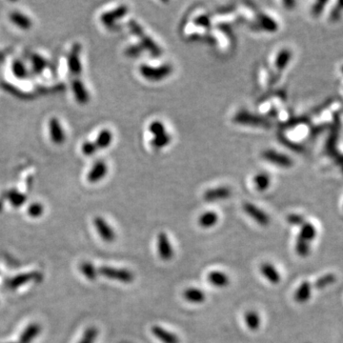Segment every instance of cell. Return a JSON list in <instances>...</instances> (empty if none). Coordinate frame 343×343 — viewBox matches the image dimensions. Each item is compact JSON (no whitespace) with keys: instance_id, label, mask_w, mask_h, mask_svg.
I'll return each mask as SVG.
<instances>
[{"instance_id":"cell-1","label":"cell","mask_w":343,"mask_h":343,"mask_svg":"<svg viewBox=\"0 0 343 343\" xmlns=\"http://www.w3.org/2000/svg\"><path fill=\"white\" fill-rule=\"evenodd\" d=\"M129 28L133 34L140 39V45L142 46L144 50H147L148 52L151 53V55L153 57H160L162 54L161 49L159 46L150 38L143 30L142 27L135 21V20H130L129 21Z\"/></svg>"},{"instance_id":"cell-2","label":"cell","mask_w":343,"mask_h":343,"mask_svg":"<svg viewBox=\"0 0 343 343\" xmlns=\"http://www.w3.org/2000/svg\"><path fill=\"white\" fill-rule=\"evenodd\" d=\"M140 75L150 81H160L173 73V67L170 64H163L161 66L152 67L142 64L139 67Z\"/></svg>"},{"instance_id":"cell-3","label":"cell","mask_w":343,"mask_h":343,"mask_svg":"<svg viewBox=\"0 0 343 343\" xmlns=\"http://www.w3.org/2000/svg\"><path fill=\"white\" fill-rule=\"evenodd\" d=\"M235 123L246 125V126H253V127H261L267 128L270 126V122L267 120L265 117L257 115L255 114H251L247 111H240L238 114H236L234 117Z\"/></svg>"},{"instance_id":"cell-4","label":"cell","mask_w":343,"mask_h":343,"mask_svg":"<svg viewBox=\"0 0 343 343\" xmlns=\"http://www.w3.org/2000/svg\"><path fill=\"white\" fill-rule=\"evenodd\" d=\"M99 273L110 279L118 280L123 283H132L134 280V274L132 271L127 269H117L112 267H101Z\"/></svg>"},{"instance_id":"cell-5","label":"cell","mask_w":343,"mask_h":343,"mask_svg":"<svg viewBox=\"0 0 343 343\" xmlns=\"http://www.w3.org/2000/svg\"><path fill=\"white\" fill-rule=\"evenodd\" d=\"M156 248L158 256L163 261H170L175 256L174 248L172 246L170 238L165 232H160L157 234Z\"/></svg>"},{"instance_id":"cell-6","label":"cell","mask_w":343,"mask_h":343,"mask_svg":"<svg viewBox=\"0 0 343 343\" xmlns=\"http://www.w3.org/2000/svg\"><path fill=\"white\" fill-rule=\"evenodd\" d=\"M81 46L80 44L76 43L69 53L68 56V68L71 75L74 76H79L82 72V63L80 59Z\"/></svg>"},{"instance_id":"cell-7","label":"cell","mask_w":343,"mask_h":343,"mask_svg":"<svg viewBox=\"0 0 343 343\" xmlns=\"http://www.w3.org/2000/svg\"><path fill=\"white\" fill-rule=\"evenodd\" d=\"M243 210L251 219H254L257 224H259L260 226L265 227L270 224L271 219H270V217L268 216V214L265 213L263 210L258 208L255 204H253L251 202H245L243 204Z\"/></svg>"},{"instance_id":"cell-8","label":"cell","mask_w":343,"mask_h":343,"mask_svg":"<svg viewBox=\"0 0 343 343\" xmlns=\"http://www.w3.org/2000/svg\"><path fill=\"white\" fill-rule=\"evenodd\" d=\"M50 138L57 145L63 144L66 140V133L61 122L57 117H51L49 120Z\"/></svg>"},{"instance_id":"cell-9","label":"cell","mask_w":343,"mask_h":343,"mask_svg":"<svg viewBox=\"0 0 343 343\" xmlns=\"http://www.w3.org/2000/svg\"><path fill=\"white\" fill-rule=\"evenodd\" d=\"M262 157L272 164L282 168H289L293 165V160L284 153L275 151V150H265L262 152Z\"/></svg>"},{"instance_id":"cell-10","label":"cell","mask_w":343,"mask_h":343,"mask_svg":"<svg viewBox=\"0 0 343 343\" xmlns=\"http://www.w3.org/2000/svg\"><path fill=\"white\" fill-rule=\"evenodd\" d=\"M232 195V190L227 186H219L205 191L203 194V200L207 202H215L229 199Z\"/></svg>"},{"instance_id":"cell-11","label":"cell","mask_w":343,"mask_h":343,"mask_svg":"<svg viewBox=\"0 0 343 343\" xmlns=\"http://www.w3.org/2000/svg\"><path fill=\"white\" fill-rule=\"evenodd\" d=\"M127 13H128V7L126 5H121L110 12L104 13L101 16L100 20L106 27H112L114 26V23L117 20L123 19L124 17L127 15Z\"/></svg>"},{"instance_id":"cell-12","label":"cell","mask_w":343,"mask_h":343,"mask_svg":"<svg viewBox=\"0 0 343 343\" xmlns=\"http://www.w3.org/2000/svg\"><path fill=\"white\" fill-rule=\"evenodd\" d=\"M108 174V165L103 160L95 162L87 175V180L90 183H96L102 181Z\"/></svg>"},{"instance_id":"cell-13","label":"cell","mask_w":343,"mask_h":343,"mask_svg":"<svg viewBox=\"0 0 343 343\" xmlns=\"http://www.w3.org/2000/svg\"><path fill=\"white\" fill-rule=\"evenodd\" d=\"M94 221L96 231L98 232L101 238L107 242L114 241L115 239V234L112 227L107 223V221L101 217H96Z\"/></svg>"},{"instance_id":"cell-14","label":"cell","mask_w":343,"mask_h":343,"mask_svg":"<svg viewBox=\"0 0 343 343\" xmlns=\"http://www.w3.org/2000/svg\"><path fill=\"white\" fill-rule=\"evenodd\" d=\"M72 91L76 101L79 104H87L90 101V94L86 88L85 84L79 78H76L73 80Z\"/></svg>"},{"instance_id":"cell-15","label":"cell","mask_w":343,"mask_h":343,"mask_svg":"<svg viewBox=\"0 0 343 343\" xmlns=\"http://www.w3.org/2000/svg\"><path fill=\"white\" fill-rule=\"evenodd\" d=\"M151 331L154 337H156L162 343H181V339L178 334L172 333L159 325H153L151 328Z\"/></svg>"},{"instance_id":"cell-16","label":"cell","mask_w":343,"mask_h":343,"mask_svg":"<svg viewBox=\"0 0 343 343\" xmlns=\"http://www.w3.org/2000/svg\"><path fill=\"white\" fill-rule=\"evenodd\" d=\"M260 272L262 276L272 284H278L281 280V276L278 270L270 262H264L260 265Z\"/></svg>"},{"instance_id":"cell-17","label":"cell","mask_w":343,"mask_h":343,"mask_svg":"<svg viewBox=\"0 0 343 343\" xmlns=\"http://www.w3.org/2000/svg\"><path fill=\"white\" fill-rule=\"evenodd\" d=\"M10 20L13 22L14 25H16L21 30H30L33 26L32 19L19 11L12 12L10 14Z\"/></svg>"},{"instance_id":"cell-18","label":"cell","mask_w":343,"mask_h":343,"mask_svg":"<svg viewBox=\"0 0 343 343\" xmlns=\"http://www.w3.org/2000/svg\"><path fill=\"white\" fill-rule=\"evenodd\" d=\"M183 297L188 302L194 303V304H200L206 300V294L201 289L196 288V287H191V288H187L184 291Z\"/></svg>"},{"instance_id":"cell-19","label":"cell","mask_w":343,"mask_h":343,"mask_svg":"<svg viewBox=\"0 0 343 343\" xmlns=\"http://www.w3.org/2000/svg\"><path fill=\"white\" fill-rule=\"evenodd\" d=\"M207 279L212 285L218 288H224L230 284V277L227 274L221 271H211L207 276Z\"/></svg>"},{"instance_id":"cell-20","label":"cell","mask_w":343,"mask_h":343,"mask_svg":"<svg viewBox=\"0 0 343 343\" xmlns=\"http://www.w3.org/2000/svg\"><path fill=\"white\" fill-rule=\"evenodd\" d=\"M311 295H312V286L308 281H304L295 290L294 298L297 303L302 304L307 302L311 298Z\"/></svg>"},{"instance_id":"cell-21","label":"cell","mask_w":343,"mask_h":343,"mask_svg":"<svg viewBox=\"0 0 343 343\" xmlns=\"http://www.w3.org/2000/svg\"><path fill=\"white\" fill-rule=\"evenodd\" d=\"M219 219V215L216 212L208 211V212L203 213L199 218V224L202 228H212L218 224Z\"/></svg>"},{"instance_id":"cell-22","label":"cell","mask_w":343,"mask_h":343,"mask_svg":"<svg viewBox=\"0 0 343 343\" xmlns=\"http://www.w3.org/2000/svg\"><path fill=\"white\" fill-rule=\"evenodd\" d=\"M244 319H245V323L247 325L248 329L250 331L256 332L257 330H259L261 326V317L257 311L255 310L247 311L244 316Z\"/></svg>"},{"instance_id":"cell-23","label":"cell","mask_w":343,"mask_h":343,"mask_svg":"<svg viewBox=\"0 0 343 343\" xmlns=\"http://www.w3.org/2000/svg\"><path fill=\"white\" fill-rule=\"evenodd\" d=\"M114 139L113 133L109 129H103L100 131V133L97 134V137L95 139V144L98 150H102L108 148Z\"/></svg>"},{"instance_id":"cell-24","label":"cell","mask_w":343,"mask_h":343,"mask_svg":"<svg viewBox=\"0 0 343 343\" xmlns=\"http://www.w3.org/2000/svg\"><path fill=\"white\" fill-rule=\"evenodd\" d=\"M292 59V52L288 49L281 50L276 58V68L278 73H281Z\"/></svg>"},{"instance_id":"cell-25","label":"cell","mask_w":343,"mask_h":343,"mask_svg":"<svg viewBox=\"0 0 343 343\" xmlns=\"http://www.w3.org/2000/svg\"><path fill=\"white\" fill-rule=\"evenodd\" d=\"M298 237L304 239L305 241L309 243L314 241L316 238V229L314 227V224L310 222H305L304 224L301 226Z\"/></svg>"},{"instance_id":"cell-26","label":"cell","mask_w":343,"mask_h":343,"mask_svg":"<svg viewBox=\"0 0 343 343\" xmlns=\"http://www.w3.org/2000/svg\"><path fill=\"white\" fill-rule=\"evenodd\" d=\"M258 21L260 27L268 33H276L278 29V24L276 23V20L267 15H260L258 17Z\"/></svg>"},{"instance_id":"cell-27","label":"cell","mask_w":343,"mask_h":343,"mask_svg":"<svg viewBox=\"0 0 343 343\" xmlns=\"http://www.w3.org/2000/svg\"><path fill=\"white\" fill-rule=\"evenodd\" d=\"M31 62H32V68L34 73L37 75H40L43 73V71L46 69L48 65V61L40 55L38 54H33L31 56Z\"/></svg>"},{"instance_id":"cell-28","label":"cell","mask_w":343,"mask_h":343,"mask_svg":"<svg viewBox=\"0 0 343 343\" xmlns=\"http://www.w3.org/2000/svg\"><path fill=\"white\" fill-rule=\"evenodd\" d=\"M254 183L258 192H264L270 187L271 179L268 174L259 173L254 178Z\"/></svg>"},{"instance_id":"cell-29","label":"cell","mask_w":343,"mask_h":343,"mask_svg":"<svg viewBox=\"0 0 343 343\" xmlns=\"http://www.w3.org/2000/svg\"><path fill=\"white\" fill-rule=\"evenodd\" d=\"M12 72L14 76L19 79H25L28 77V69L26 65L23 63V61L17 59L13 62L12 65Z\"/></svg>"},{"instance_id":"cell-30","label":"cell","mask_w":343,"mask_h":343,"mask_svg":"<svg viewBox=\"0 0 343 343\" xmlns=\"http://www.w3.org/2000/svg\"><path fill=\"white\" fill-rule=\"evenodd\" d=\"M40 332V326L38 324H32L22 333L19 343H30Z\"/></svg>"},{"instance_id":"cell-31","label":"cell","mask_w":343,"mask_h":343,"mask_svg":"<svg viewBox=\"0 0 343 343\" xmlns=\"http://www.w3.org/2000/svg\"><path fill=\"white\" fill-rule=\"evenodd\" d=\"M296 254L301 257H308L311 254V245L309 242L305 241L304 239L297 237L295 245Z\"/></svg>"},{"instance_id":"cell-32","label":"cell","mask_w":343,"mask_h":343,"mask_svg":"<svg viewBox=\"0 0 343 343\" xmlns=\"http://www.w3.org/2000/svg\"><path fill=\"white\" fill-rule=\"evenodd\" d=\"M6 197L14 207H20L26 202V196L17 190H10Z\"/></svg>"},{"instance_id":"cell-33","label":"cell","mask_w":343,"mask_h":343,"mask_svg":"<svg viewBox=\"0 0 343 343\" xmlns=\"http://www.w3.org/2000/svg\"><path fill=\"white\" fill-rule=\"evenodd\" d=\"M171 135L168 133H164L159 136H155L152 139V146L157 148V149H162L164 147H166L167 145H169L171 142Z\"/></svg>"},{"instance_id":"cell-34","label":"cell","mask_w":343,"mask_h":343,"mask_svg":"<svg viewBox=\"0 0 343 343\" xmlns=\"http://www.w3.org/2000/svg\"><path fill=\"white\" fill-rule=\"evenodd\" d=\"M149 131L154 137L167 133L165 125L159 120H154V121L151 122V124L149 125Z\"/></svg>"},{"instance_id":"cell-35","label":"cell","mask_w":343,"mask_h":343,"mask_svg":"<svg viewBox=\"0 0 343 343\" xmlns=\"http://www.w3.org/2000/svg\"><path fill=\"white\" fill-rule=\"evenodd\" d=\"M334 281H335V276H333V274H328V275L321 276L319 279H317V281L315 282V286L318 289H323L328 286L332 285Z\"/></svg>"},{"instance_id":"cell-36","label":"cell","mask_w":343,"mask_h":343,"mask_svg":"<svg viewBox=\"0 0 343 343\" xmlns=\"http://www.w3.org/2000/svg\"><path fill=\"white\" fill-rule=\"evenodd\" d=\"M80 269H81V272L84 274V276L88 277L89 279L94 280L97 276V272H96L95 267L94 265H92L91 263H88V262L83 263L80 267Z\"/></svg>"},{"instance_id":"cell-37","label":"cell","mask_w":343,"mask_h":343,"mask_svg":"<svg viewBox=\"0 0 343 343\" xmlns=\"http://www.w3.org/2000/svg\"><path fill=\"white\" fill-rule=\"evenodd\" d=\"M97 333H98V331L95 327L89 328L88 330H86L85 333L79 343H95Z\"/></svg>"},{"instance_id":"cell-38","label":"cell","mask_w":343,"mask_h":343,"mask_svg":"<svg viewBox=\"0 0 343 343\" xmlns=\"http://www.w3.org/2000/svg\"><path fill=\"white\" fill-rule=\"evenodd\" d=\"M97 150L98 149L95 142H92V141H85L81 145V152L86 156L94 155Z\"/></svg>"},{"instance_id":"cell-39","label":"cell","mask_w":343,"mask_h":343,"mask_svg":"<svg viewBox=\"0 0 343 343\" xmlns=\"http://www.w3.org/2000/svg\"><path fill=\"white\" fill-rule=\"evenodd\" d=\"M43 211H44V208H43L42 204H40L38 202L33 203V204H31L29 206V216H31L33 218H38V217H40L43 214Z\"/></svg>"},{"instance_id":"cell-40","label":"cell","mask_w":343,"mask_h":343,"mask_svg":"<svg viewBox=\"0 0 343 343\" xmlns=\"http://www.w3.org/2000/svg\"><path fill=\"white\" fill-rule=\"evenodd\" d=\"M143 50L144 49L141 45H133V46H130L125 51V55L127 57H138L142 53Z\"/></svg>"},{"instance_id":"cell-41","label":"cell","mask_w":343,"mask_h":343,"mask_svg":"<svg viewBox=\"0 0 343 343\" xmlns=\"http://www.w3.org/2000/svg\"><path fill=\"white\" fill-rule=\"evenodd\" d=\"M287 221L295 226H302L305 223L304 219L302 216L300 215H296V214H292L290 216H288L287 218Z\"/></svg>"},{"instance_id":"cell-42","label":"cell","mask_w":343,"mask_h":343,"mask_svg":"<svg viewBox=\"0 0 343 343\" xmlns=\"http://www.w3.org/2000/svg\"><path fill=\"white\" fill-rule=\"evenodd\" d=\"M30 278H32V276H30V275H24V276H18L17 278H15V279L11 282L10 286H11L12 288H17V287H19V285H22L23 283H25L26 281H28Z\"/></svg>"},{"instance_id":"cell-43","label":"cell","mask_w":343,"mask_h":343,"mask_svg":"<svg viewBox=\"0 0 343 343\" xmlns=\"http://www.w3.org/2000/svg\"><path fill=\"white\" fill-rule=\"evenodd\" d=\"M343 11V1H339L336 5V7L333 10L331 14V19L332 20H337L340 18V15Z\"/></svg>"},{"instance_id":"cell-44","label":"cell","mask_w":343,"mask_h":343,"mask_svg":"<svg viewBox=\"0 0 343 343\" xmlns=\"http://www.w3.org/2000/svg\"><path fill=\"white\" fill-rule=\"evenodd\" d=\"M326 3H327L326 1H320V2H317V3L314 5V8L312 10V13L314 14V16L319 15V14L323 11L324 5H325Z\"/></svg>"},{"instance_id":"cell-45","label":"cell","mask_w":343,"mask_h":343,"mask_svg":"<svg viewBox=\"0 0 343 343\" xmlns=\"http://www.w3.org/2000/svg\"><path fill=\"white\" fill-rule=\"evenodd\" d=\"M196 22H197V24L201 25V26H204V27L209 26L210 24V20L207 17H200V18L196 20Z\"/></svg>"},{"instance_id":"cell-46","label":"cell","mask_w":343,"mask_h":343,"mask_svg":"<svg viewBox=\"0 0 343 343\" xmlns=\"http://www.w3.org/2000/svg\"><path fill=\"white\" fill-rule=\"evenodd\" d=\"M342 73H343V67H342Z\"/></svg>"}]
</instances>
